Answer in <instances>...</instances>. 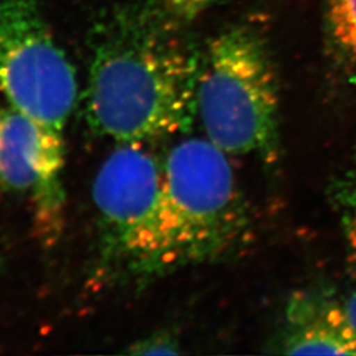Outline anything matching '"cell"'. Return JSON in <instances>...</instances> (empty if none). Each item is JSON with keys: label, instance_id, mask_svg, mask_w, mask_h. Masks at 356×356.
I'll list each match as a JSON object with an SVG mask.
<instances>
[{"label": "cell", "instance_id": "7", "mask_svg": "<svg viewBox=\"0 0 356 356\" xmlns=\"http://www.w3.org/2000/svg\"><path fill=\"white\" fill-rule=\"evenodd\" d=\"M281 353L286 355H356V332L344 304L329 293H294L285 310Z\"/></svg>", "mask_w": 356, "mask_h": 356}, {"label": "cell", "instance_id": "12", "mask_svg": "<svg viewBox=\"0 0 356 356\" xmlns=\"http://www.w3.org/2000/svg\"><path fill=\"white\" fill-rule=\"evenodd\" d=\"M344 306H346V312L348 314V318L351 321V323L354 326V330L356 332V289L348 296V298L344 302Z\"/></svg>", "mask_w": 356, "mask_h": 356}, {"label": "cell", "instance_id": "4", "mask_svg": "<svg viewBox=\"0 0 356 356\" xmlns=\"http://www.w3.org/2000/svg\"><path fill=\"white\" fill-rule=\"evenodd\" d=\"M164 161L145 144H119L92 182L98 213V282L161 276Z\"/></svg>", "mask_w": 356, "mask_h": 356}, {"label": "cell", "instance_id": "11", "mask_svg": "<svg viewBox=\"0 0 356 356\" xmlns=\"http://www.w3.org/2000/svg\"><path fill=\"white\" fill-rule=\"evenodd\" d=\"M169 13L185 24L194 22L202 13L213 8L222 0H159Z\"/></svg>", "mask_w": 356, "mask_h": 356}, {"label": "cell", "instance_id": "6", "mask_svg": "<svg viewBox=\"0 0 356 356\" xmlns=\"http://www.w3.org/2000/svg\"><path fill=\"white\" fill-rule=\"evenodd\" d=\"M64 134L11 106L0 107V186L24 194L38 236L51 244L64 226Z\"/></svg>", "mask_w": 356, "mask_h": 356}, {"label": "cell", "instance_id": "9", "mask_svg": "<svg viewBox=\"0 0 356 356\" xmlns=\"http://www.w3.org/2000/svg\"><path fill=\"white\" fill-rule=\"evenodd\" d=\"M326 24L332 45L356 65V0H327Z\"/></svg>", "mask_w": 356, "mask_h": 356}, {"label": "cell", "instance_id": "5", "mask_svg": "<svg viewBox=\"0 0 356 356\" xmlns=\"http://www.w3.org/2000/svg\"><path fill=\"white\" fill-rule=\"evenodd\" d=\"M0 92L8 106L58 134L74 111L76 67L38 0H0Z\"/></svg>", "mask_w": 356, "mask_h": 356}, {"label": "cell", "instance_id": "3", "mask_svg": "<svg viewBox=\"0 0 356 356\" xmlns=\"http://www.w3.org/2000/svg\"><path fill=\"white\" fill-rule=\"evenodd\" d=\"M197 116L204 138L229 156L280 157V90L267 40L250 24L211 38L201 56Z\"/></svg>", "mask_w": 356, "mask_h": 356}, {"label": "cell", "instance_id": "10", "mask_svg": "<svg viewBox=\"0 0 356 356\" xmlns=\"http://www.w3.org/2000/svg\"><path fill=\"white\" fill-rule=\"evenodd\" d=\"M131 355H176L181 354L177 338L169 331L152 332L127 348Z\"/></svg>", "mask_w": 356, "mask_h": 356}, {"label": "cell", "instance_id": "2", "mask_svg": "<svg viewBox=\"0 0 356 356\" xmlns=\"http://www.w3.org/2000/svg\"><path fill=\"white\" fill-rule=\"evenodd\" d=\"M229 154L206 138L177 143L164 160L163 273L244 250L252 219Z\"/></svg>", "mask_w": 356, "mask_h": 356}, {"label": "cell", "instance_id": "8", "mask_svg": "<svg viewBox=\"0 0 356 356\" xmlns=\"http://www.w3.org/2000/svg\"><path fill=\"white\" fill-rule=\"evenodd\" d=\"M331 207L338 218L348 261L356 270V154L330 184Z\"/></svg>", "mask_w": 356, "mask_h": 356}, {"label": "cell", "instance_id": "1", "mask_svg": "<svg viewBox=\"0 0 356 356\" xmlns=\"http://www.w3.org/2000/svg\"><path fill=\"white\" fill-rule=\"evenodd\" d=\"M159 0L116 6L92 28L83 114L118 144H148L191 129L202 51Z\"/></svg>", "mask_w": 356, "mask_h": 356}]
</instances>
